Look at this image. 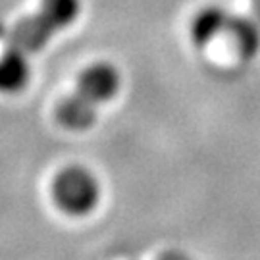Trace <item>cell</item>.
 <instances>
[{
	"mask_svg": "<svg viewBox=\"0 0 260 260\" xmlns=\"http://www.w3.org/2000/svg\"><path fill=\"white\" fill-rule=\"evenodd\" d=\"M228 33L233 39V45L241 58L249 60L260 50V21L256 18L232 16Z\"/></svg>",
	"mask_w": 260,
	"mask_h": 260,
	"instance_id": "obj_6",
	"label": "cell"
},
{
	"mask_svg": "<svg viewBox=\"0 0 260 260\" xmlns=\"http://www.w3.org/2000/svg\"><path fill=\"white\" fill-rule=\"evenodd\" d=\"M54 203L70 216H87L101 203V183L83 166L64 168L52 183Z\"/></svg>",
	"mask_w": 260,
	"mask_h": 260,
	"instance_id": "obj_3",
	"label": "cell"
},
{
	"mask_svg": "<svg viewBox=\"0 0 260 260\" xmlns=\"http://www.w3.org/2000/svg\"><path fill=\"white\" fill-rule=\"evenodd\" d=\"M158 260H191L189 256L181 254V252H164Z\"/></svg>",
	"mask_w": 260,
	"mask_h": 260,
	"instance_id": "obj_7",
	"label": "cell"
},
{
	"mask_svg": "<svg viewBox=\"0 0 260 260\" xmlns=\"http://www.w3.org/2000/svg\"><path fill=\"white\" fill-rule=\"evenodd\" d=\"M232 21V14H228L222 6H206L195 16L191 23V39L199 48H205L218 39L222 33H228Z\"/></svg>",
	"mask_w": 260,
	"mask_h": 260,
	"instance_id": "obj_5",
	"label": "cell"
},
{
	"mask_svg": "<svg viewBox=\"0 0 260 260\" xmlns=\"http://www.w3.org/2000/svg\"><path fill=\"white\" fill-rule=\"evenodd\" d=\"M252 8H254V16L260 21V0H252Z\"/></svg>",
	"mask_w": 260,
	"mask_h": 260,
	"instance_id": "obj_8",
	"label": "cell"
},
{
	"mask_svg": "<svg viewBox=\"0 0 260 260\" xmlns=\"http://www.w3.org/2000/svg\"><path fill=\"white\" fill-rule=\"evenodd\" d=\"M31 79L27 54L10 47L0 54V93L16 94L27 87Z\"/></svg>",
	"mask_w": 260,
	"mask_h": 260,
	"instance_id": "obj_4",
	"label": "cell"
},
{
	"mask_svg": "<svg viewBox=\"0 0 260 260\" xmlns=\"http://www.w3.org/2000/svg\"><path fill=\"white\" fill-rule=\"evenodd\" d=\"M121 87V75L108 62L85 68L77 77L75 91L56 106V120L70 131H85L96 121L99 108L112 101Z\"/></svg>",
	"mask_w": 260,
	"mask_h": 260,
	"instance_id": "obj_1",
	"label": "cell"
},
{
	"mask_svg": "<svg viewBox=\"0 0 260 260\" xmlns=\"http://www.w3.org/2000/svg\"><path fill=\"white\" fill-rule=\"evenodd\" d=\"M81 14V0H43L35 14L19 19L10 31V47L35 54L52 41L56 33L70 27Z\"/></svg>",
	"mask_w": 260,
	"mask_h": 260,
	"instance_id": "obj_2",
	"label": "cell"
}]
</instances>
